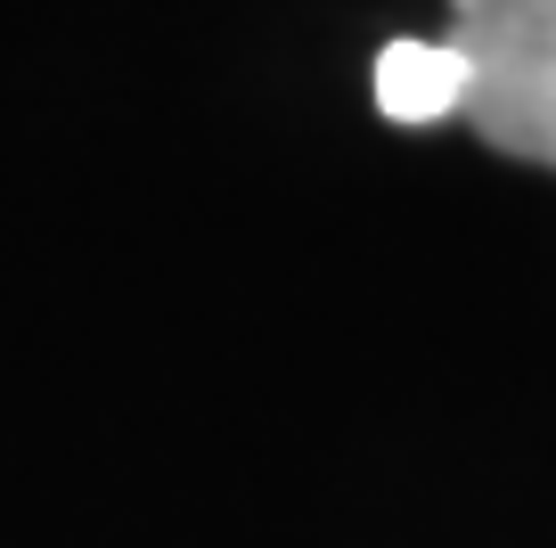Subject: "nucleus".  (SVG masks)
Here are the masks:
<instances>
[{
  "mask_svg": "<svg viewBox=\"0 0 556 548\" xmlns=\"http://www.w3.org/2000/svg\"><path fill=\"white\" fill-rule=\"evenodd\" d=\"M451 41L467 58L458 123L556 172V0H451Z\"/></svg>",
  "mask_w": 556,
  "mask_h": 548,
  "instance_id": "obj_1",
  "label": "nucleus"
},
{
  "mask_svg": "<svg viewBox=\"0 0 556 548\" xmlns=\"http://www.w3.org/2000/svg\"><path fill=\"white\" fill-rule=\"evenodd\" d=\"M377 107L409 132L451 123L467 107V58L458 41H384L377 50Z\"/></svg>",
  "mask_w": 556,
  "mask_h": 548,
  "instance_id": "obj_2",
  "label": "nucleus"
}]
</instances>
